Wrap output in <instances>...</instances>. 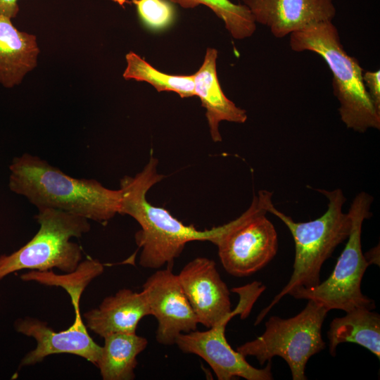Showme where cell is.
Here are the masks:
<instances>
[{"label": "cell", "mask_w": 380, "mask_h": 380, "mask_svg": "<svg viewBox=\"0 0 380 380\" xmlns=\"http://www.w3.org/2000/svg\"><path fill=\"white\" fill-rule=\"evenodd\" d=\"M315 190L327 198V210L319 217L304 222H296L277 210L272 203V192L260 190L258 193L267 212L279 217L291 233L295 243V260L289 281L258 315L255 325L259 324L284 296L290 295L299 288L317 286L321 282L319 275L323 263L349 236L351 217L348 212L343 211L346 201L343 191L341 189Z\"/></svg>", "instance_id": "3"}, {"label": "cell", "mask_w": 380, "mask_h": 380, "mask_svg": "<svg viewBox=\"0 0 380 380\" xmlns=\"http://www.w3.org/2000/svg\"><path fill=\"white\" fill-rule=\"evenodd\" d=\"M363 82L368 94L374 105L380 110V71H365L362 74Z\"/></svg>", "instance_id": "23"}, {"label": "cell", "mask_w": 380, "mask_h": 380, "mask_svg": "<svg viewBox=\"0 0 380 380\" xmlns=\"http://www.w3.org/2000/svg\"><path fill=\"white\" fill-rule=\"evenodd\" d=\"M290 46L298 52H314L326 62L333 75V91L340 103L341 120L347 128L360 133L380 129V110L365 88L364 70L357 58L345 51L332 21L315 23L291 33Z\"/></svg>", "instance_id": "4"}, {"label": "cell", "mask_w": 380, "mask_h": 380, "mask_svg": "<svg viewBox=\"0 0 380 380\" xmlns=\"http://www.w3.org/2000/svg\"><path fill=\"white\" fill-rule=\"evenodd\" d=\"M8 187L38 210L53 208L106 223L120 213L122 191L93 179L70 177L38 156L24 153L9 166Z\"/></svg>", "instance_id": "2"}, {"label": "cell", "mask_w": 380, "mask_h": 380, "mask_svg": "<svg viewBox=\"0 0 380 380\" xmlns=\"http://www.w3.org/2000/svg\"><path fill=\"white\" fill-rule=\"evenodd\" d=\"M372 196L365 191L355 196L348 210L351 228L348 241L328 279L314 287L297 289L291 296L297 299L312 300L328 311L375 308L374 301L361 291L362 279L369 265L362 250V227L364 220L372 216Z\"/></svg>", "instance_id": "6"}, {"label": "cell", "mask_w": 380, "mask_h": 380, "mask_svg": "<svg viewBox=\"0 0 380 380\" xmlns=\"http://www.w3.org/2000/svg\"><path fill=\"white\" fill-rule=\"evenodd\" d=\"M328 312L308 300L305 308L293 317H271L262 335L239 346L236 350L244 357H255L261 365L279 356L288 364L293 380H305L308 360L325 348L322 327Z\"/></svg>", "instance_id": "7"}, {"label": "cell", "mask_w": 380, "mask_h": 380, "mask_svg": "<svg viewBox=\"0 0 380 380\" xmlns=\"http://www.w3.org/2000/svg\"><path fill=\"white\" fill-rule=\"evenodd\" d=\"M148 315L151 312L144 292L122 289L83 317L87 328L103 338L113 333H136L140 320Z\"/></svg>", "instance_id": "14"}, {"label": "cell", "mask_w": 380, "mask_h": 380, "mask_svg": "<svg viewBox=\"0 0 380 380\" xmlns=\"http://www.w3.org/2000/svg\"><path fill=\"white\" fill-rule=\"evenodd\" d=\"M104 345L96 366L103 380H132L137 357L148 345L136 333H113L103 337Z\"/></svg>", "instance_id": "18"}, {"label": "cell", "mask_w": 380, "mask_h": 380, "mask_svg": "<svg viewBox=\"0 0 380 380\" xmlns=\"http://www.w3.org/2000/svg\"><path fill=\"white\" fill-rule=\"evenodd\" d=\"M37 37L17 29L11 18L0 15V84L6 88L20 84L37 65Z\"/></svg>", "instance_id": "16"}, {"label": "cell", "mask_w": 380, "mask_h": 380, "mask_svg": "<svg viewBox=\"0 0 380 380\" xmlns=\"http://www.w3.org/2000/svg\"><path fill=\"white\" fill-rule=\"evenodd\" d=\"M104 267L97 260L89 259L81 262L77 269L65 275H58L52 271H35L21 275L24 281H34L49 286L63 288L70 298H81L87 285L103 273Z\"/></svg>", "instance_id": "21"}, {"label": "cell", "mask_w": 380, "mask_h": 380, "mask_svg": "<svg viewBox=\"0 0 380 380\" xmlns=\"http://www.w3.org/2000/svg\"><path fill=\"white\" fill-rule=\"evenodd\" d=\"M38 210L37 233L18 251L0 256V280L24 269L42 272L56 267L70 273L82 262V248L70 239L90 230L88 219L53 208Z\"/></svg>", "instance_id": "5"}, {"label": "cell", "mask_w": 380, "mask_h": 380, "mask_svg": "<svg viewBox=\"0 0 380 380\" xmlns=\"http://www.w3.org/2000/svg\"><path fill=\"white\" fill-rule=\"evenodd\" d=\"M183 8H194L198 5L208 7L221 19L227 30L236 39L251 37L256 30V23L248 8L230 0H168Z\"/></svg>", "instance_id": "20"}, {"label": "cell", "mask_w": 380, "mask_h": 380, "mask_svg": "<svg viewBox=\"0 0 380 380\" xmlns=\"http://www.w3.org/2000/svg\"><path fill=\"white\" fill-rule=\"evenodd\" d=\"M158 159L151 156L140 172L121 179L119 213L129 215L140 226L134 236L141 248L139 265L149 269L158 270L165 265L172 269L187 243L208 241L216 245L231 222L198 230L193 224H184L166 209L150 203L146 199L148 191L165 177L158 172Z\"/></svg>", "instance_id": "1"}, {"label": "cell", "mask_w": 380, "mask_h": 380, "mask_svg": "<svg viewBox=\"0 0 380 380\" xmlns=\"http://www.w3.org/2000/svg\"><path fill=\"white\" fill-rule=\"evenodd\" d=\"M232 317H228L204 331L194 330L182 334L175 344L183 353L194 354L203 359L219 380H230L235 377L246 380L273 379L271 361H268L265 368H255L227 342L225 328Z\"/></svg>", "instance_id": "11"}, {"label": "cell", "mask_w": 380, "mask_h": 380, "mask_svg": "<svg viewBox=\"0 0 380 380\" xmlns=\"http://www.w3.org/2000/svg\"><path fill=\"white\" fill-rule=\"evenodd\" d=\"M255 23L283 38L308 26L332 21L336 15L333 0H242Z\"/></svg>", "instance_id": "13"}, {"label": "cell", "mask_w": 380, "mask_h": 380, "mask_svg": "<svg viewBox=\"0 0 380 380\" xmlns=\"http://www.w3.org/2000/svg\"><path fill=\"white\" fill-rule=\"evenodd\" d=\"M217 54L215 49L208 48L202 65L194 74V94L205 108L210 134L215 142L222 141L219 130L222 121L244 123L248 118L246 110L228 99L221 88L216 69Z\"/></svg>", "instance_id": "15"}, {"label": "cell", "mask_w": 380, "mask_h": 380, "mask_svg": "<svg viewBox=\"0 0 380 380\" xmlns=\"http://www.w3.org/2000/svg\"><path fill=\"white\" fill-rule=\"evenodd\" d=\"M126 68L122 74L125 80L146 82L158 92L173 91L181 98L195 96L194 75H175L164 73L133 51L125 56Z\"/></svg>", "instance_id": "19"}, {"label": "cell", "mask_w": 380, "mask_h": 380, "mask_svg": "<svg viewBox=\"0 0 380 380\" xmlns=\"http://www.w3.org/2000/svg\"><path fill=\"white\" fill-rule=\"evenodd\" d=\"M151 315L158 322L156 340L160 344H175L182 334L196 330L197 317L172 268L156 271L143 284Z\"/></svg>", "instance_id": "10"}, {"label": "cell", "mask_w": 380, "mask_h": 380, "mask_svg": "<svg viewBox=\"0 0 380 380\" xmlns=\"http://www.w3.org/2000/svg\"><path fill=\"white\" fill-rule=\"evenodd\" d=\"M18 0H0V15L14 18L19 12Z\"/></svg>", "instance_id": "24"}, {"label": "cell", "mask_w": 380, "mask_h": 380, "mask_svg": "<svg viewBox=\"0 0 380 380\" xmlns=\"http://www.w3.org/2000/svg\"><path fill=\"white\" fill-rule=\"evenodd\" d=\"M369 265L375 264L379 266V246H376L370 249L364 254Z\"/></svg>", "instance_id": "25"}, {"label": "cell", "mask_w": 380, "mask_h": 380, "mask_svg": "<svg viewBox=\"0 0 380 380\" xmlns=\"http://www.w3.org/2000/svg\"><path fill=\"white\" fill-rule=\"evenodd\" d=\"M142 23L153 30H163L174 21L175 11L168 0H132Z\"/></svg>", "instance_id": "22"}, {"label": "cell", "mask_w": 380, "mask_h": 380, "mask_svg": "<svg viewBox=\"0 0 380 380\" xmlns=\"http://www.w3.org/2000/svg\"><path fill=\"white\" fill-rule=\"evenodd\" d=\"M342 317L334 319L327 336L329 352L336 355L338 345L354 343L367 348L380 358V315L365 308H357L346 312Z\"/></svg>", "instance_id": "17"}, {"label": "cell", "mask_w": 380, "mask_h": 380, "mask_svg": "<svg viewBox=\"0 0 380 380\" xmlns=\"http://www.w3.org/2000/svg\"><path fill=\"white\" fill-rule=\"evenodd\" d=\"M258 196L249 208L232 221L215 245L224 270L234 277L249 276L266 266L276 255L278 236Z\"/></svg>", "instance_id": "9"}, {"label": "cell", "mask_w": 380, "mask_h": 380, "mask_svg": "<svg viewBox=\"0 0 380 380\" xmlns=\"http://www.w3.org/2000/svg\"><path fill=\"white\" fill-rule=\"evenodd\" d=\"M75 320L67 329L55 331L46 323L35 318L25 317L15 322L16 330L37 342L36 348L25 355L20 367L34 365L51 355L69 353L84 357L96 366L101 353L99 346L89 334L80 312V299L71 300Z\"/></svg>", "instance_id": "12"}, {"label": "cell", "mask_w": 380, "mask_h": 380, "mask_svg": "<svg viewBox=\"0 0 380 380\" xmlns=\"http://www.w3.org/2000/svg\"><path fill=\"white\" fill-rule=\"evenodd\" d=\"M182 288L193 308L198 324L210 328L228 317L241 315L246 317L265 286L254 281L232 291L240 296L236 308L232 310L229 291L222 279L214 260L198 257L187 264L177 274Z\"/></svg>", "instance_id": "8"}]
</instances>
